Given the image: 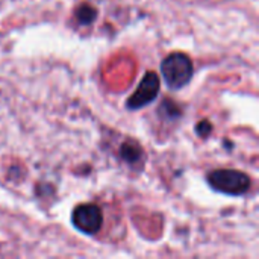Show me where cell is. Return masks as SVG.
<instances>
[{"instance_id":"obj_7","label":"cell","mask_w":259,"mask_h":259,"mask_svg":"<svg viewBox=\"0 0 259 259\" xmlns=\"http://www.w3.org/2000/svg\"><path fill=\"white\" fill-rule=\"evenodd\" d=\"M212 132V124L208 120H202L200 123L196 124V134L202 138H206Z\"/></svg>"},{"instance_id":"obj_1","label":"cell","mask_w":259,"mask_h":259,"mask_svg":"<svg viewBox=\"0 0 259 259\" xmlns=\"http://www.w3.org/2000/svg\"><path fill=\"white\" fill-rule=\"evenodd\" d=\"M161 73L168 88L181 90L190 83L194 73V65L188 55L182 52H175L164 58V61L161 62Z\"/></svg>"},{"instance_id":"obj_6","label":"cell","mask_w":259,"mask_h":259,"mask_svg":"<svg viewBox=\"0 0 259 259\" xmlns=\"http://www.w3.org/2000/svg\"><path fill=\"white\" fill-rule=\"evenodd\" d=\"M76 18L80 24H91L97 18V9L91 5H80L76 11Z\"/></svg>"},{"instance_id":"obj_4","label":"cell","mask_w":259,"mask_h":259,"mask_svg":"<svg viewBox=\"0 0 259 259\" xmlns=\"http://www.w3.org/2000/svg\"><path fill=\"white\" fill-rule=\"evenodd\" d=\"M159 87H161V80H159L158 74L153 71L146 73L144 77L141 79L140 85L137 87L135 93L127 99V103H126L127 108L129 109H141V108L147 106L158 97Z\"/></svg>"},{"instance_id":"obj_5","label":"cell","mask_w":259,"mask_h":259,"mask_svg":"<svg viewBox=\"0 0 259 259\" xmlns=\"http://www.w3.org/2000/svg\"><path fill=\"white\" fill-rule=\"evenodd\" d=\"M120 155H121V158H123L126 162L135 164V162L140 161L143 152H141V147H140L137 143H134V141H126V143H123L121 147H120Z\"/></svg>"},{"instance_id":"obj_8","label":"cell","mask_w":259,"mask_h":259,"mask_svg":"<svg viewBox=\"0 0 259 259\" xmlns=\"http://www.w3.org/2000/svg\"><path fill=\"white\" fill-rule=\"evenodd\" d=\"M165 108H168V111L167 109H161V112L162 114H167L170 118H175V117H179L182 112H181V109L175 105V103H171V100H165L164 103H162Z\"/></svg>"},{"instance_id":"obj_2","label":"cell","mask_w":259,"mask_h":259,"mask_svg":"<svg viewBox=\"0 0 259 259\" xmlns=\"http://www.w3.org/2000/svg\"><path fill=\"white\" fill-rule=\"evenodd\" d=\"M209 187L228 196H241L250 188V178L238 170H214L206 178Z\"/></svg>"},{"instance_id":"obj_3","label":"cell","mask_w":259,"mask_h":259,"mask_svg":"<svg viewBox=\"0 0 259 259\" xmlns=\"http://www.w3.org/2000/svg\"><path fill=\"white\" fill-rule=\"evenodd\" d=\"M71 222L74 228L87 235H94L102 229L103 215L97 205L83 203L74 208L71 214Z\"/></svg>"}]
</instances>
